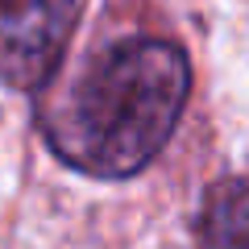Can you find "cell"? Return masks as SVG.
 Returning <instances> with one entry per match:
<instances>
[{
	"label": "cell",
	"mask_w": 249,
	"mask_h": 249,
	"mask_svg": "<svg viewBox=\"0 0 249 249\" xmlns=\"http://www.w3.org/2000/svg\"><path fill=\"white\" fill-rule=\"evenodd\" d=\"M191 91L175 42L124 37L96 50L42 116L54 158L91 178H129L170 142Z\"/></svg>",
	"instance_id": "1"
},
{
	"label": "cell",
	"mask_w": 249,
	"mask_h": 249,
	"mask_svg": "<svg viewBox=\"0 0 249 249\" xmlns=\"http://www.w3.org/2000/svg\"><path fill=\"white\" fill-rule=\"evenodd\" d=\"M79 0H0V79L34 88L58 67Z\"/></svg>",
	"instance_id": "2"
},
{
	"label": "cell",
	"mask_w": 249,
	"mask_h": 249,
	"mask_svg": "<svg viewBox=\"0 0 249 249\" xmlns=\"http://www.w3.org/2000/svg\"><path fill=\"white\" fill-rule=\"evenodd\" d=\"M199 249H249V178H229L208 196Z\"/></svg>",
	"instance_id": "3"
}]
</instances>
